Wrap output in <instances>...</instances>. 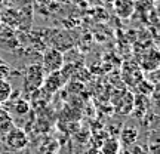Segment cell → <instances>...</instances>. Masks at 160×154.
<instances>
[{
    "label": "cell",
    "instance_id": "cell-1",
    "mask_svg": "<svg viewBox=\"0 0 160 154\" xmlns=\"http://www.w3.org/2000/svg\"><path fill=\"white\" fill-rule=\"evenodd\" d=\"M46 77L45 70L42 68L40 64H31L27 71H25V76H24V89L25 92H34L37 89L42 87L43 85V80Z\"/></svg>",
    "mask_w": 160,
    "mask_h": 154
},
{
    "label": "cell",
    "instance_id": "cell-2",
    "mask_svg": "<svg viewBox=\"0 0 160 154\" xmlns=\"http://www.w3.org/2000/svg\"><path fill=\"white\" fill-rule=\"evenodd\" d=\"M30 139L27 132L21 127H13L12 126L9 131L5 133V144L6 147L12 151H21L28 145Z\"/></svg>",
    "mask_w": 160,
    "mask_h": 154
},
{
    "label": "cell",
    "instance_id": "cell-3",
    "mask_svg": "<svg viewBox=\"0 0 160 154\" xmlns=\"http://www.w3.org/2000/svg\"><path fill=\"white\" fill-rule=\"evenodd\" d=\"M64 55L59 49H55V47H49L48 51L43 53V59H42V68L45 70L46 74L49 73H53V71H59V70L64 68Z\"/></svg>",
    "mask_w": 160,
    "mask_h": 154
},
{
    "label": "cell",
    "instance_id": "cell-4",
    "mask_svg": "<svg viewBox=\"0 0 160 154\" xmlns=\"http://www.w3.org/2000/svg\"><path fill=\"white\" fill-rule=\"evenodd\" d=\"M64 83H65V77H64L62 71L59 70V71H53V73H49V74L46 76L45 80H43L42 87H43L48 93L53 95L55 92L59 91V89L62 87Z\"/></svg>",
    "mask_w": 160,
    "mask_h": 154
},
{
    "label": "cell",
    "instance_id": "cell-5",
    "mask_svg": "<svg viewBox=\"0 0 160 154\" xmlns=\"http://www.w3.org/2000/svg\"><path fill=\"white\" fill-rule=\"evenodd\" d=\"M138 129L137 127H133V126H126L123 127L119 133V142H120V147H123V148H129L132 145H135L138 141Z\"/></svg>",
    "mask_w": 160,
    "mask_h": 154
},
{
    "label": "cell",
    "instance_id": "cell-6",
    "mask_svg": "<svg viewBox=\"0 0 160 154\" xmlns=\"http://www.w3.org/2000/svg\"><path fill=\"white\" fill-rule=\"evenodd\" d=\"M113 7H114L116 15L120 18H131L135 12V2L133 0H114L113 2Z\"/></svg>",
    "mask_w": 160,
    "mask_h": 154
},
{
    "label": "cell",
    "instance_id": "cell-7",
    "mask_svg": "<svg viewBox=\"0 0 160 154\" xmlns=\"http://www.w3.org/2000/svg\"><path fill=\"white\" fill-rule=\"evenodd\" d=\"M129 76H132L131 86H137L138 83L144 79L142 71H141V70H139V67H138V65H135L133 62H126L125 65H123V79L126 80Z\"/></svg>",
    "mask_w": 160,
    "mask_h": 154
},
{
    "label": "cell",
    "instance_id": "cell-8",
    "mask_svg": "<svg viewBox=\"0 0 160 154\" xmlns=\"http://www.w3.org/2000/svg\"><path fill=\"white\" fill-rule=\"evenodd\" d=\"M133 99H135V95H132L131 92H125L122 97H120V101L116 105H117V111L120 114H129L133 110Z\"/></svg>",
    "mask_w": 160,
    "mask_h": 154
},
{
    "label": "cell",
    "instance_id": "cell-9",
    "mask_svg": "<svg viewBox=\"0 0 160 154\" xmlns=\"http://www.w3.org/2000/svg\"><path fill=\"white\" fill-rule=\"evenodd\" d=\"M101 153L102 154H119V151H122L119 139L116 137H107L101 142Z\"/></svg>",
    "mask_w": 160,
    "mask_h": 154
},
{
    "label": "cell",
    "instance_id": "cell-10",
    "mask_svg": "<svg viewBox=\"0 0 160 154\" xmlns=\"http://www.w3.org/2000/svg\"><path fill=\"white\" fill-rule=\"evenodd\" d=\"M135 87H137L138 95H142V97H147V98H148L150 95H153V92L156 91L154 83H153V82H147V80H144V79L141 80Z\"/></svg>",
    "mask_w": 160,
    "mask_h": 154
},
{
    "label": "cell",
    "instance_id": "cell-11",
    "mask_svg": "<svg viewBox=\"0 0 160 154\" xmlns=\"http://www.w3.org/2000/svg\"><path fill=\"white\" fill-rule=\"evenodd\" d=\"M12 110L15 111V114L18 116H25L30 113V110H31V104L27 101V99H24V98H18L17 101L13 102V107Z\"/></svg>",
    "mask_w": 160,
    "mask_h": 154
},
{
    "label": "cell",
    "instance_id": "cell-12",
    "mask_svg": "<svg viewBox=\"0 0 160 154\" xmlns=\"http://www.w3.org/2000/svg\"><path fill=\"white\" fill-rule=\"evenodd\" d=\"M12 127V119L11 116L6 113L5 110L0 108V133H6Z\"/></svg>",
    "mask_w": 160,
    "mask_h": 154
},
{
    "label": "cell",
    "instance_id": "cell-13",
    "mask_svg": "<svg viewBox=\"0 0 160 154\" xmlns=\"http://www.w3.org/2000/svg\"><path fill=\"white\" fill-rule=\"evenodd\" d=\"M12 92V86L8 80H0V104L9 99V95Z\"/></svg>",
    "mask_w": 160,
    "mask_h": 154
},
{
    "label": "cell",
    "instance_id": "cell-14",
    "mask_svg": "<svg viewBox=\"0 0 160 154\" xmlns=\"http://www.w3.org/2000/svg\"><path fill=\"white\" fill-rule=\"evenodd\" d=\"M0 18H2V19H5L8 24L13 25V22H17V21H18V12L9 9V11H6V15H2Z\"/></svg>",
    "mask_w": 160,
    "mask_h": 154
},
{
    "label": "cell",
    "instance_id": "cell-15",
    "mask_svg": "<svg viewBox=\"0 0 160 154\" xmlns=\"http://www.w3.org/2000/svg\"><path fill=\"white\" fill-rule=\"evenodd\" d=\"M57 150H58L57 141H48L46 144H43L40 147V151H57Z\"/></svg>",
    "mask_w": 160,
    "mask_h": 154
},
{
    "label": "cell",
    "instance_id": "cell-16",
    "mask_svg": "<svg viewBox=\"0 0 160 154\" xmlns=\"http://www.w3.org/2000/svg\"><path fill=\"white\" fill-rule=\"evenodd\" d=\"M11 76V68L6 64H0V80H6Z\"/></svg>",
    "mask_w": 160,
    "mask_h": 154
},
{
    "label": "cell",
    "instance_id": "cell-17",
    "mask_svg": "<svg viewBox=\"0 0 160 154\" xmlns=\"http://www.w3.org/2000/svg\"><path fill=\"white\" fill-rule=\"evenodd\" d=\"M126 151H128L129 154H145V151H144L139 145H137V144L132 145V147H129V148H126Z\"/></svg>",
    "mask_w": 160,
    "mask_h": 154
},
{
    "label": "cell",
    "instance_id": "cell-18",
    "mask_svg": "<svg viewBox=\"0 0 160 154\" xmlns=\"http://www.w3.org/2000/svg\"><path fill=\"white\" fill-rule=\"evenodd\" d=\"M37 5H40V6H51L55 0H34Z\"/></svg>",
    "mask_w": 160,
    "mask_h": 154
},
{
    "label": "cell",
    "instance_id": "cell-19",
    "mask_svg": "<svg viewBox=\"0 0 160 154\" xmlns=\"http://www.w3.org/2000/svg\"><path fill=\"white\" fill-rule=\"evenodd\" d=\"M86 154H102V153H101L99 147H92V148H89L86 151Z\"/></svg>",
    "mask_w": 160,
    "mask_h": 154
},
{
    "label": "cell",
    "instance_id": "cell-20",
    "mask_svg": "<svg viewBox=\"0 0 160 154\" xmlns=\"http://www.w3.org/2000/svg\"><path fill=\"white\" fill-rule=\"evenodd\" d=\"M42 154H57V151H40Z\"/></svg>",
    "mask_w": 160,
    "mask_h": 154
},
{
    "label": "cell",
    "instance_id": "cell-21",
    "mask_svg": "<svg viewBox=\"0 0 160 154\" xmlns=\"http://www.w3.org/2000/svg\"><path fill=\"white\" fill-rule=\"evenodd\" d=\"M119 154H129V153H128V151L125 150V151H119Z\"/></svg>",
    "mask_w": 160,
    "mask_h": 154
}]
</instances>
